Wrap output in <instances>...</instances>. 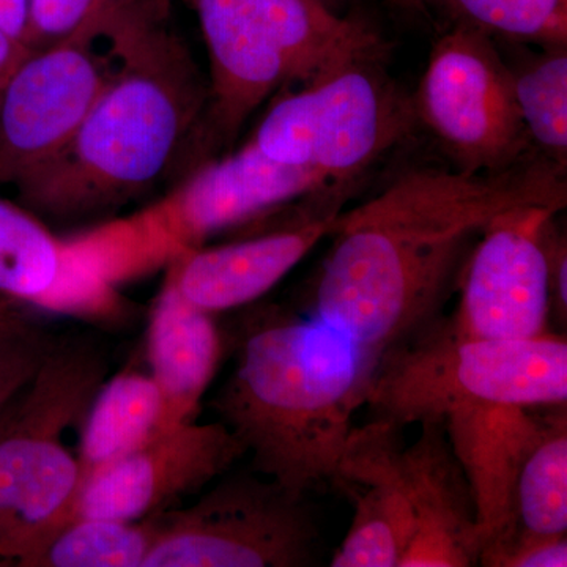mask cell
<instances>
[{"label":"cell","instance_id":"d6986e66","mask_svg":"<svg viewBox=\"0 0 567 567\" xmlns=\"http://www.w3.org/2000/svg\"><path fill=\"white\" fill-rule=\"evenodd\" d=\"M223 350L213 315L186 301L166 279L148 322L147 360L162 391L167 431L194 421Z\"/></svg>","mask_w":567,"mask_h":567},{"label":"cell","instance_id":"484cf974","mask_svg":"<svg viewBox=\"0 0 567 567\" xmlns=\"http://www.w3.org/2000/svg\"><path fill=\"white\" fill-rule=\"evenodd\" d=\"M128 0H29L25 44L32 51L66 39Z\"/></svg>","mask_w":567,"mask_h":567},{"label":"cell","instance_id":"d6a6232c","mask_svg":"<svg viewBox=\"0 0 567 567\" xmlns=\"http://www.w3.org/2000/svg\"><path fill=\"white\" fill-rule=\"evenodd\" d=\"M322 6L328 7V9L338 11L341 13V10H344L347 6L354 2V0H319Z\"/></svg>","mask_w":567,"mask_h":567},{"label":"cell","instance_id":"44dd1931","mask_svg":"<svg viewBox=\"0 0 567 567\" xmlns=\"http://www.w3.org/2000/svg\"><path fill=\"white\" fill-rule=\"evenodd\" d=\"M158 514L142 520L71 518L18 567H144Z\"/></svg>","mask_w":567,"mask_h":567},{"label":"cell","instance_id":"cb8c5ba5","mask_svg":"<svg viewBox=\"0 0 567 567\" xmlns=\"http://www.w3.org/2000/svg\"><path fill=\"white\" fill-rule=\"evenodd\" d=\"M436 11L491 37L540 48L567 44V0H436Z\"/></svg>","mask_w":567,"mask_h":567},{"label":"cell","instance_id":"d4e9b609","mask_svg":"<svg viewBox=\"0 0 567 567\" xmlns=\"http://www.w3.org/2000/svg\"><path fill=\"white\" fill-rule=\"evenodd\" d=\"M54 344L17 315L0 323V416L31 383Z\"/></svg>","mask_w":567,"mask_h":567},{"label":"cell","instance_id":"4fadbf2b","mask_svg":"<svg viewBox=\"0 0 567 567\" xmlns=\"http://www.w3.org/2000/svg\"><path fill=\"white\" fill-rule=\"evenodd\" d=\"M245 454L244 443L223 421L177 425L87 477L69 520L151 517L181 496L207 486Z\"/></svg>","mask_w":567,"mask_h":567},{"label":"cell","instance_id":"9a60e30c","mask_svg":"<svg viewBox=\"0 0 567 567\" xmlns=\"http://www.w3.org/2000/svg\"><path fill=\"white\" fill-rule=\"evenodd\" d=\"M532 410L465 402L451 406L443 416L451 447L475 499L481 555L503 543L516 527L518 475L546 423V416Z\"/></svg>","mask_w":567,"mask_h":567},{"label":"cell","instance_id":"9c48e42d","mask_svg":"<svg viewBox=\"0 0 567 567\" xmlns=\"http://www.w3.org/2000/svg\"><path fill=\"white\" fill-rule=\"evenodd\" d=\"M383 58L354 59L287 89L248 142L276 163L317 171L341 196L416 121L412 99L386 76Z\"/></svg>","mask_w":567,"mask_h":567},{"label":"cell","instance_id":"8992f818","mask_svg":"<svg viewBox=\"0 0 567 567\" xmlns=\"http://www.w3.org/2000/svg\"><path fill=\"white\" fill-rule=\"evenodd\" d=\"M89 344H58L0 416V566H20L69 520L80 462L63 434L81 423L106 377Z\"/></svg>","mask_w":567,"mask_h":567},{"label":"cell","instance_id":"1f68e13d","mask_svg":"<svg viewBox=\"0 0 567 567\" xmlns=\"http://www.w3.org/2000/svg\"><path fill=\"white\" fill-rule=\"evenodd\" d=\"M11 306H13V303H10L9 300L0 297V323L6 322V320H9L11 317L17 315V312L11 309Z\"/></svg>","mask_w":567,"mask_h":567},{"label":"cell","instance_id":"f1b7e54d","mask_svg":"<svg viewBox=\"0 0 567 567\" xmlns=\"http://www.w3.org/2000/svg\"><path fill=\"white\" fill-rule=\"evenodd\" d=\"M28 25L29 0H0V28L3 31L25 44Z\"/></svg>","mask_w":567,"mask_h":567},{"label":"cell","instance_id":"603a6c76","mask_svg":"<svg viewBox=\"0 0 567 567\" xmlns=\"http://www.w3.org/2000/svg\"><path fill=\"white\" fill-rule=\"evenodd\" d=\"M567 44L543 48L513 70L514 95L533 147L548 162H567Z\"/></svg>","mask_w":567,"mask_h":567},{"label":"cell","instance_id":"30bf717a","mask_svg":"<svg viewBox=\"0 0 567 567\" xmlns=\"http://www.w3.org/2000/svg\"><path fill=\"white\" fill-rule=\"evenodd\" d=\"M306 498L271 480L229 477L188 509L158 513L144 567L315 566L322 536Z\"/></svg>","mask_w":567,"mask_h":567},{"label":"cell","instance_id":"5bb4252c","mask_svg":"<svg viewBox=\"0 0 567 567\" xmlns=\"http://www.w3.org/2000/svg\"><path fill=\"white\" fill-rule=\"evenodd\" d=\"M402 450L401 427L390 421L353 427L333 486L352 502V525L330 566H401L415 532Z\"/></svg>","mask_w":567,"mask_h":567},{"label":"cell","instance_id":"83f0119b","mask_svg":"<svg viewBox=\"0 0 567 567\" xmlns=\"http://www.w3.org/2000/svg\"><path fill=\"white\" fill-rule=\"evenodd\" d=\"M548 276H550L551 312L566 327L567 320V246L565 235L551 221L547 238Z\"/></svg>","mask_w":567,"mask_h":567},{"label":"cell","instance_id":"52a82bcc","mask_svg":"<svg viewBox=\"0 0 567 567\" xmlns=\"http://www.w3.org/2000/svg\"><path fill=\"white\" fill-rule=\"evenodd\" d=\"M488 402L555 406L567 402L565 336L470 339L436 319L383 354L365 404L404 427L443 417L451 406Z\"/></svg>","mask_w":567,"mask_h":567},{"label":"cell","instance_id":"7a4b0ae2","mask_svg":"<svg viewBox=\"0 0 567 567\" xmlns=\"http://www.w3.org/2000/svg\"><path fill=\"white\" fill-rule=\"evenodd\" d=\"M379 358L330 324L268 308L246 320L215 401L254 470L295 495L334 486Z\"/></svg>","mask_w":567,"mask_h":567},{"label":"cell","instance_id":"4316f807","mask_svg":"<svg viewBox=\"0 0 567 567\" xmlns=\"http://www.w3.org/2000/svg\"><path fill=\"white\" fill-rule=\"evenodd\" d=\"M488 567H566V535L533 536L513 533L480 558Z\"/></svg>","mask_w":567,"mask_h":567},{"label":"cell","instance_id":"4dcf8cb0","mask_svg":"<svg viewBox=\"0 0 567 567\" xmlns=\"http://www.w3.org/2000/svg\"><path fill=\"white\" fill-rule=\"evenodd\" d=\"M394 10L410 14V17H429L436 11V0H386Z\"/></svg>","mask_w":567,"mask_h":567},{"label":"cell","instance_id":"2e32d148","mask_svg":"<svg viewBox=\"0 0 567 567\" xmlns=\"http://www.w3.org/2000/svg\"><path fill=\"white\" fill-rule=\"evenodd\" d=\"M415 532L399 567L480 565L483 540L464 470L443 417L421 421V434L402 450Z\"/></svg>","mask_w":567,"mask_h":567},{"label":"cell","instance_id":"f546056e","mask_svg":"<svg viewBox=\"0 0 567 567\" xmlns=\"http://www.w3.org/2000/svg\"><path fill=\"white\" fill-rule=\"evenodd\" d=\"M32 50L0 28V87Z\"/></svg>","mask_w":567,"mask_h":567},{"label":"cell","instance_id":"ac0fdd59","mask_svg":"<svg viewBox=\"0 0 567 567\" xmlns=\"http://www.w3.org/2000/svg\"><path fill=\"white\" fill-rule=\"evenodd\" d=\"M0 297L41 311L107 317L117 292L82 270L66 238H58L28 208L0 199Z\"/></svg>","mask_w":567,"mask_h":567},{"label":"cell","instance_id":"8fae6325","mask_svg":"<svg viewBox=\"0 0 567 567\" xmlns=\"http://www.w3.org/2000/svg\"><path fill=\"white\" fill-rule=\"evenodd\" d=\"M412 104L457 169L495 173L537 153L518 112L513 69L494 37L473 25L454 22L435 41Z\"/></svg>","mask_w":567,"mask_h":567},{"label":"cell","instance_id":"836d02e7","mask_svg":"<svg viewBox=\"0 0 567 567\" xmlns=\"http://www.w3.org/2000/svg\"><path fill=\"white\" fill-rule=\"evenodd\" d=\"M152 2L155 3V7L158 9L159 13H162L163 17H166L167 10H169L171 0H152Z\"/></svg>","mask_w":567,"mask_h":567},{"label":"cell","instance_id":"6da1fadb","mask_svg":"<svg viewBox=\"0 0 567 567\" xmlns=\"http://www.w3.org/2000/svg\"><path fill=\"white\" fill-rule=\"evenodd\" d=\"M566 169L533 155L495 171L420 167L339 213L312 317L382 360L439 319L470 246L502 213L566 205Z\"/></svg>","mask_w":567,"mask_h":567},{"label":"cell","instance_id":"e0dca14e","mask_svg":"<svg viewBox=\"0 0 567 567\" xmlns=\"http://www.w3.org/2000/svg\"><path fill=\"white\" fill-rule=\"evenodd\" d=\"M339 213L290 221L233 244L183 252L167 265L166 279L186 301L210 315L241 308L274 289L333 233Z\"/></svg>","mask_w":567,"mask_h":567},{"label":"cell","instance_id":"7c38bea8","mask_svg":"<svg viewBox=\"0 0 567 567\" xmlns=\"http://www.w3.org/2000/svg\"><path fill=\"white\" fill-rule=\"evenodd\" d=\"M558 210L520 207L488 224L466 260L454 331L470 339L550 334L547 238Z\"/></svg>","mask_w":567,"mask_h":567},{"label":"cell","instance_id":"3957f363","mask_svg":"<svg viewBox=\"0 0 567 567\" xmlns=\"http://www.w3.org/2000/svg\"><path fill=\"white\" fill-rule=\"evenodd\" d=\"M207 102L181 41L151 22L66 147L18 186L22 207L54 221L117 212L167 174Z\"/></svg>","mask_w":567,"mask_h":567},{"label":"cell","instance_id":"ba28073f","mask_svg":"<svg viewBox=\"0 0 567 567\" xmlns=\"http://www.w3.org/2000/svg\"><path fill=\"white\" fill-rule=\"evenodd\" d=\"M122 3L61 41L32 51L0 87V183L20 186L66 147L159 14Z\"/></svg>","mask_w":567,"mask_h":567},{"label":"cell","instance_id":"277c9868","mask_svg":"<svg viewBox=\"0 0 567 567\" xmlns=\"http://www.w3.org/2000/svg\"><path fill=\"white\" fill-rule=\"evenodd\" d=\"M208 59L207 117L229 141L276 91L336 66L385 55L371 22L319 0H193Z\"/></svg>","mask_w":567,"mask_h":567},{"label":"cell","instance_id":"7402d4cb","mask_svg":"<svg viewBox=\"0 0 567 567\" xmlns=\"http://www.w3.org/2000/svg\"><path fill=\"white\" fill-rule=\"evenodd\" d=\"M566 532L567 420L566 404H561L546 416L539 440L522 466L516 487V527L513 533L558 536L566 535Z\"/></svg>","mask_w":567,"mask_h":567},{"label":"cell","instance_id":"5b68a950","mask_svg":"<svg viewBox=\"0 0 567 567\" xmlns=\"http://www.w3.org/2000/svg\"><path fill=\"white\" fill-rule=\"evenodd\" d=\"M323 193L341 203L317 171L276 163L246 142L240 151L205 164L151 207L76 234V244L93 274L117 289L203 248L213 235Z\"/></svg>","mask_w":567,"mask_h":567},{"label":"cell","instance_id":"ffe728a7","mask_svg":"<svg viewBox=\"0 0 567 567\" xmlns=\"http://www.w3.org/2000/svg\"><path fill=\"white\" fill-rule=\"evenodd\" d=\"M81 423L80 487L87 477L167 431L162 391L151 374L125 369L103 382Z\"/></svg>","mask_w":567,"mask_h":567}]
</instances>
